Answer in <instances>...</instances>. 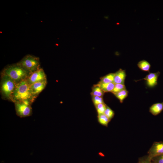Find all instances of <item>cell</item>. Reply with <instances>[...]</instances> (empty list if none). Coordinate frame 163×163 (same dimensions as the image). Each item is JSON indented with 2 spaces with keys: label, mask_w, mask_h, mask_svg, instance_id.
I'll return each instance as SVG.
<instances>
[{
  "label": "cell",
  "mask_w": 163,
  "mask_h": 163,
  "mask_svg": "<svg viewBox=\"0 0 163 163\" xmlns=\"http://www.w3.org/2000/svg\"><path fill=\"white\" fill-rule=\"evenodd\" d=\"M36 98L32 94L30 85L26 79L17 83L10 101L14 103L28 100L33 103Z\"/></svg>",
  "instance_id": "1"
},
{
  "label": "cell",
  "mask_w": 163,
  "mask_h": 163,
  "mask_svg": "<svg viewBox=\"0 0 163 163\" xmlns=\"http://www.w3.org/2000/svg\"><path fill=\"white\" fill-rule=\"evenodd\" d=\"M30 74L18 63L6 66L2 73V74L7 76L16 83L27 79Z\"/></svg>",
  "instance_id": "2"
},
{
  "label": "cell",
  "mask_w": 163,
  "mask_h": 163,
  "mask_svg": "<svg viewBox=\"0 0 163 163\" xmlns=\"http://www.w3.org/2000/svg\"><path fill=\"white\" fill-rule=\"evenodd\" d=\"M17 83L7 76L2 74L1 92L3 98L10 101Z\"/></svg>",
  "instance_id": "3"
},
{
  "label": "cell",
  "mask_w": 163,
  "mask_h": 163,
  "mask_svg": "<svg viewBox=\"0 0 163 163\" xmlns=\"http://www.w3.org/2000/svg\"><path fill=\"white\" fill-rule=\"evenodd\" d=\"M18 63L30 73L40 68L39 58L32 55L26 56Z\"/></svg>",
  "instance_id": "4"
},
{
  "label": "cell",
  "mask_w": 163,
  "mask_h": 163,
  "mask_svg": "<svg viewBox=\"0 0 163 163\" xmlns=\"http://www.w3.org/2000/svg\"><path fill=\"white\" fill-rule=\"evenodd\" d=\"M28 100L19 101L14 103L16 114L21 117H25L30 116L32 114L31 104Z\"/></svg>",
  "instance_id": "5"
},
{
  "label": "cell",
  "mask_w": 163,
  "mask_h": 163,
  "mask_svg": "<svg viewBox=\"0 0 163 163\" xmlns=\"http://www.w3.org/2000/svg\"><path fill=\"white\" fill-rule=\"evenodd\" d=\"M27 79L30 85L36 82L47 80L44 71L41 68L31 73Z\"/></svg>",
  "instance_id": "6"
},
{
  "label": "cell",
  "mask_w": 163,
  "mask_h": 163,
  "mask_svg": "<svg viewBox=\"0 0 163 163\" xmlns=\"http://www.w3.org/2000/svg\"><path fill=\"white\" fill-rule=\"evenodd\" d=\"M148 155L151 158L163 154V142H155L147 152Z\"/></svg>",
  "instance_id": "7"
},
{
  "label": "cell",
  "mask_w": 163,
  "mask_h": 163,
  "mask_svg": "<svg viewBox=\"0 0 163 163\" xmlns=\"http://www.w3.org/2000/svg\"><path fill=\"white\" fill-rule=\"evenodd\" d=\"M160 73L159 71L154 73H149L146 75L145 77L141 80H137V81L144 79L146 81V84L149 87L154 88L158 84V77L160 75Z\"/></svg>",
  "instance_id": "8"
},
{
  "label": "cell",
  "mask_w": 163,
  "mask_h": 163,
  "mask_svg": "<svg viewBox=\"0 0 163 163\" xmlns=\"http://www.w3.org/2000/svg\"><path fill=\"white\" fill-rule=\"evenodd\" d=\"M47 84L46 80L36 82L30 85L32 94L35 98H36L39 94L44 89Z\"/></svg>",
  "instance_id": "9"
},
{
  "label": "cell",
  "mask_w": 163,
  "mask_h": 163,
  "mask_svg": "<svg viewBox=\"0 0 163 163\" xmlns=\"http://www.w3.org/2000/svg\"><path fill=\"white\" fill-rule=\"evenodd\" d=\"M114 74L113 82L115 84H124L126 76L125 70L120 69Z\"/></svg>",
  "instance_id": "10"
},
{
  "label": "cell",
  "mask_w": 163,
  "mask_h": 163,
  "mask_svg": "<svg viewBox=\"0 0 163 163\" xmlns=\"http://www.w3.org/2000/svg\"><path fill=\"white\" fill-rule=\"evenodd\" d=\"M163 110V102L153 104L149 108V111L153 115L157 116Z\"/></svg>",
  "instance_id": "11"
},
{
  "label": "cell",
  "mask_w": 163,
  "mask_h": 163,
  "mask_svg": "<svg viewBox=\"0 0 163 163\" xmlns=\"http://www.w3.org/2000/svg\"><path fill=\"white\" fill-rule=\"evenodd\" d=\"M137 65L138 68L142 71L149 72L151 65L150 63L145 60L139 61Z\"/></svg>",
  "instance_id": "12"
},
{
  "label": "cell",
  "mask_w": 163,
  "mask_h": 163,
  "mask_svg": "<svg viewBox=\"0 0 163 163\" xmlns=\"http://www.w3.org/2000/svg\"><path fill=\"white\" fill-rule=\"evenodd\" d=\"M114 73H110L101 77L99 83L107 84L113 82Z\"/></svg>",
  "instance_id": "13"
},
{
  "label": "cell",
  "mask_w": 163,
  "mask_h": 163,
  "mask_svg": "<svg viewBox=\"0 0 163 163\" xmlns=\"http://www.w3.org/2000/svg\"><path fill=\"white\" fill-rule=\"evenodd\" d=\"M97 85H98L105 92H112L114 88L115 84L113 82L101 84L98 83Z\"/></svg>",
  "instance_id": "14"
},
{
  "label": "cell",
  "mask_w": 163,
  "mask_h": 163,
  "mask_svg": "<svg viewBox=\"0 0 163 163\" xmlns=\"http://www.w3.org/2000/svg\"><path fill=\"white\" fill-rule=\"evenodd\" d=\"M105 92L97 84L94 85L92 88L91 93V96L103 97Z\"/></svg>",
  "instance_id": "15"
},
{
  "label": "cell",
  "mask_w": 163,
  "mask_h": 163,
  "mask_svg": "<svg viewBox=\"0 0 163 163\" xmlns=\"http://www.w3.org/2000/svg\"><path fill=\"white\" fill-rule=\"evenodd\" d=\"M98 123L102 125L107 127L108 124L110 120L104 114H98L97 116Z\"/></svg>",
  "instance_id": "16"
},
{
  "label": "cell",
  "mask_w": 163,
  "mask_h": 163,
  "mask_svg": "<svg viewBox=\"0 0 163 163\" xmlns=\"http://www.w3.org/2000/svg\"><path fill=\"white\" fill-rule=\"evenodd\" d=\"M128 91L126 89H125L118 92L114 95L119 100L120 102L122 103L124 99L128 96Z\"/></svg>",
  "instance_id": "17"
},
{
  "label": "cell",
  "mask_w": 163,
  "mask_h": 163,
  "mask_svg": "<svg viewBox=\"0 0 163 163\" xmlns=\"http://www.w3.org/2000/svg\"><path fill=\"white\" fill-rule=\"evenodd\" d=\"M107 106L104 103H103L99 104L95 106L98 115L104 113Z\"/></svg>",
  "instance_id": "18"
},
{
  "label": "cell",
  "mask_w": 163,
  "mask_h": 163,
  "mask_svg": "<svg viewBox=\"0 0 163 163\" xmlns=\"http://www.w3.org/2000/svg\"><path fill=\"white\" fill-rule=\"evenodd\" d=\"M125 89H126V88L124 84H115L114 88L111 92L114 94L118 92Z\"/></svg>",
  "instance_id": "19"
},
{
  "label": "cell",
  "mask_w": 163,
  "mask_h": 163,
  "mask_svg": "<svg viewBox=\"0 0 163 163\" xmlns=\"http://www.w3.org/2000/svg\"><path fill=\"white\" fill-rule=\"evenodd\" d=\"M104 113L110 120L114 115V111L107 105Z\"/></svg>",
  "instance_id": "20"
},
{
  "label": "cell",
  "mask_w": 163,
  "mask_h": 163,
  "mask_svg": "<svg viewBox=\"0 0 163 163\" xmlns=\"http://www.w3.org/2000/svg\"><path fill=\"white\" fill-rule=\"evenodd\" d=\"M92 101L94 105L96 106L99 104L104 103L103 97L91 96Z\"/></svg>",
  "instance_id": "21"
},
{
  "label": "cell",
  "mask_w": 163,
  "mask_h": 163,
  "mask_svg": "<svg viewBox=\"0 0 163 163\" xmlns=\"http://www.w3.org/2000/svg\"><path fill=\"white\" fill-rule=\"evenodd\" d=\"M138 163H152V162L151 158L147 155L139 158Z\"/></svg>",
  "instance_id": "22"
},
{
  "label": "cell",
  "mask_w": 163,
  "mask_h": 163,
  "mask_svg": "<svg viewBox=\"0 0 163 163\" xmlns=\"http://www.w3.org/2000/svg\"><path fill=\"white\" fill-rule=\"evenodd\" d=\"M152 163H163V154L151 158Z\"/></svg>",
  "instance_id": "23"
}]
</instances>
